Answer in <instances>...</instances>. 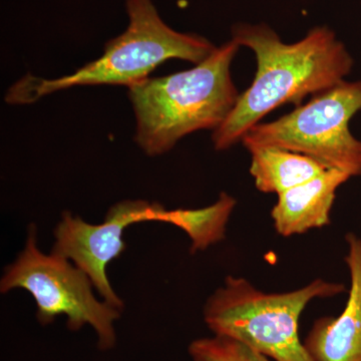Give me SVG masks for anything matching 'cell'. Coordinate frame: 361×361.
I'll use <instances>...</instances> for the list:
<instances>
[{
	"label": "cell",
	"instance_id": "obj_8",
	"mask_svg": "<svg viewBox=\"0 0 361 361\" xmlns=\"http://www.w3.org/2000/svg\"><path fill=\"white\" fill-rule=\"evenodd\" d=\"M345 240L350 275L348 302L336 317L325 316L313 323L303 343L314 361H361V239L348 233Z\"/></svg>",
	"mask_w": 361,
	"mask_h": 361
},
{
	"label": "cell",
	"instance_id": "obj_2",
	"mask_svg": "<svg viewBox=\"0 0 361 361\" xmlns=\"http://www.w3.org/2000/svg\"><path fill=\"white\" fill-rule=\"evenodd\" d=\"M240 47L231 39L191 70L148 78L130 87L135 142L147 155L167 153L185 135L215 130L225 122L240 96L231 77Z\"/></svg>",
	"mask_w": 361,
	"mask_h": 361
},
{
	"label": "cell",
	"instance_id": "obj_5",
	"mask_svg": "<svg viewBox=\"0 0 361 361\" xmlns=\"http://www.w3.org/2000/svg\"><path fill=\"white\" fill-rule=\"evenodd\" d=\"M361 111V80L319 92L276 121L259 123L244 135L245 148L273 146L303 154L351 177L361 176V141L349 123Z\"/></svg>",
	"mask_w": 361,
	"mask_h": 361
},
{
	"label": "cell",
	"instance_id": "obj_12",
	"mask_svg": "<svg viewBox=\"0 0 361 361\" xmlns=\"http://www.w3.org/2000/svg\"><path fill=\"white\" fill-rule=\"evenodd\" d=\"M189 355L193 361H273L236 339L215 334L192 342Z\"/></svg>",
	"mask_w": 361,
	"mask_h": 361
},
{
	"label": "cell",
	"instance_id": "obj_6",
	"mask_svg": "<svg viewBox=\"0 0 361 361\" xmlns=\"http://www.w3.org/2000/svg\"><path fill=\"white\" fill-rule=\"evenodd\" d=\"M92 286L87 273L71 261L39 250L37 226L33 224L28 228L25 249L6 267L0 282L2 293L13 289L30 292L37 302L40 324H49L58 316L66 315L68 329L78 331L90 325L96 330L99 348L109 350L116 345L114 322L120 318L121 310L97 300Z\"/></svg>",
	"mask_w": 361,
	"mask_h": 361
},
{
	"label": "cell",
	"instance_id": "obj_1",
	"mask_svg": "<svg viewBox=\"0 0 361 361\" xmlns=\"http://www.w3.org/2000/svg\"><path fill=\"white\" fill-rule=\"evenodd\" d=\"M232 39L254 52L257 71L224 123L213 132L214 148L224 151L241 142L264 116L287 104L300 106L310 94L341 84L353 71V56L334 30L317 26L304 39L284 44L265 23H237Z\"/></svg>",
	"mask_w": 361,
	"mask_h": 361
},
{
	"label": "cell",
	"instance_id": "obj_10",
	"mask_svg": "<svg viewBox=\"0 0 361 361\" xmlns=\"http://www.w3.org/2000/svg\"><path fill=\"white\" fill-rule=\"evenodd\" d=\"M250 174L259 191L280 195L322 174L326 166L310 156L273 146H253Z\"/></svg>",
	"mask_w": 361,
	"mask_h": 361
},
{
	"label": "cell",
	"instance_id": "obj_9",
	"mask_svg": "<svg viewBox=\"0 0 361 361\" xmlns=\"http://www.w3.org/2000/svg\"><path fill=\"white\" fill-rule=\"evenodd\" d=\"M349 179L350 176L342 171L327 169L312 180L278 195L271 211L277 234L291 237L329 226L337 190Z\"/></svg>",
	"mask_w": 361,
	"mask_h": 361
},
{
	"label": "cell",
	"instance_id": "obj_7",
	"mask_svg": "<svg viewBox=\"0 0 361 361\" xmlns=\"http://www.w3.org/2000/svg\"><path fill=\"white\" fill-rule=\"evenodd\" d=\"M171 211L146 201H123L111 207L102 224H90L70 212L54 231L51 253L71 261L87 273L104 301L122 310L123 302L110 283L106 268L126 250L123 233L130 225L146 221L170 223Z\"/></svg>",
	"mask_w": 361,
	"mask_h": 361
},
{
	"label": "cell",
	"instance_id": "obj_4",
	"mask_svg": "<svg viewBox=\"0 0 361 361\" xmlns=\"http://www.w3.org/2000/svg\"><path fill=\"white\" fill-rule=\"evenodd\" d=\"M345 291L343 284L315 279L283 293H266L242 277L228 276L204 307L215 336L231 337L273 361H314L298 334L300 316L314 299Z\"/></svg>",
	"mask_w": 361,
	"mask_h": 361
},
{
	"label": "cell",
	"instance_id": "obj_3",
	"mask_svg": "<svg viewBox=\"0 0 361 361\" xmlns=\"http://www.w3.org/2000/svg\"><path fill=\"white\" fill-rule=\"evenodd\" d=\"M127 30L106 42L101 58L66 77L44 80L26 75L6 92V103L33 104L47 94L80 85H118L130 87L149 78L170 59L199 65L217 47L195 33L176 32L161 20L152 0H125Z\"/></svg>",
	"mask_w": 361,
	"mask_h": 361
},
{
	"label": "cell",
	"instance_id": "obj_11",
	"mask_svg": "<svg viewBox=\"0 0 361 361\" xmlns=\"http://www.w3.org/2000/svg\"><path fill=\"white\" fill-rule=\"evenodd\" d=\"M236 204V199L222 192L215 203L205 208L172 210L170 224L180 228L191 239L192 254L206 250L225 239L226 227Z\"/></svg>",
	"mask_w": 361,
	"mask_h": 361
}]
</instances>
